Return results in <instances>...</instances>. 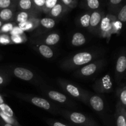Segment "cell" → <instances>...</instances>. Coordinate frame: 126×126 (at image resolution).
Instances as JSON below:
<instances>
[{
    "label": "cell",
    "mask_w": 126,
    "mask_h": 126,
    "mask_svg": "<svg viewBox=\"0 0 126 126\" xmlns=\"http://www.w3.org/2000/svg\"><path fill=\"white\" fill-rule=\"evenodd\" d=\"M60 1L66 7L72 9L77 6L78 0H60Z\"/></svg>",
    "instance_id": "35"
},
{
    "label": "cell",
    "mask_w": 126,
    "mask_h": 126,
    "mask_svg": "<svg viewBox=\"0 0 126 126\" xmlns=\"http://www.w3.org/2000/svg\"><path fill=\"white\" fill-rule=\"evenodd\" d=\"M12 44H21L27 41V38L24 34H15L10 35Z\"/></svg>",
    "instance_id": "31"
},
{
    "label": "cell",
    "mask_w": 126,
    "mask_h": 126,
    "mask_svg": "<svg viewBox=\"0 0 126 126\" xmlns=\"http://www.w3.org/2000/svg\"><path fill=\"white\" fill-rule=\"evenodd\" d=\"M0 123H1V124L2 125V126H13L11 125V124H7V123H5L4 122L2 121L1 120V121H0Z\"/></svg>",
    "instance_id": "40"
},
{
    "label": "cell",
    "mask_w": 126,
    "mask_h": 126,
    "mask_svg": "<svg viewBox=\"0 0 126 126\" xmlns=\"http://www.w3.org/2000/svg\"><path fill=\"white\" fill-rule=\"evenodd\" d=\"M60 39V36L58 33H52L50 34L47 35L43 39L41 40V43L50 46H54L57 44Z\"/></svg>",
    "instance_id": "20"
},
{
    "label": "cell",
    "mask_w": 126,
    "mask_h": 126,
    "mask_svg": "<svg viewBox=\"0 0 126 126\" xmlns=\"http://www.w3.org/2000/svg\"><path fill=\"white\" fill-rule=\"evenodd\" d=\"M48 123L50 126H69L59 121H50L48 122Z\"/></svg>",
    "instance_id": "39"
},
{
    "label": "cell",
    "mask_w": 126,
    "mask_h": 126,
    "mask_svg": "<svg viewBox=\"0 0 126 126\" xmlns=\"http://www.w3.org/2000/svg\"><path fill=\"white\" fill-rule=\"evenodd\" d=\"M58 83L67 94L81 102L87 103L89 94L86 91L65 80L59 79Z\"/></svg>",
    "instance_id": "2"
},
{
    "label": "cell",
    "mask_w": 126,
    "mask_h": 126,
    "mask_svg": "<svg viewBox=\"0 0 126 126\" xmlns=\"http://www.w3.org/2000/svg\"><path fill=\"white\" fill-rule=\"evenodd\" d=\"M0 111H1L3 114L7 116L16 118L13 110H12L11 109V107H10L8 105L6 104V103H4L0 105Z\"/></svg>",
    "instance_id": "28"
},
{
    "label": "cell",
    "mask_w": 126,
    "mask_h": 126,
    "mask_svg": "<svg viewBox=\"0 0 126 126\" xmlns=\"http://www.w3.org/2000/svg\"><path fill=\"white\" fill-rule=\"evenodd\" d=\"M55 20L51 17H44L41 18L39 20V25L46 29H51L55 25Z\"/></svg>",
    "instance_id": "22"
},
{
    "label": "cell",
    "mask_w": 126,
    "mask_h": 126,
    "mask_svg": "<svg viewBox=\"0 0 126 126\" xmlns=\"http://www.w3.org/2000/svg\"><path fill=\"white\" fill-rule=\"evenodd\" d=\"M68 10H70V9L66 7L60 1H59L56 4V5L49 11L47 15L49 16V17H51V18H59L63 16L64 14L66 13Z\"/></svg>",
    "instance_id": "15"
},
{
    "label": "cell",
    "mask_w": 126,
    "mask_h": 126,
    "mask_svg": "<svg viewBox=\"0 0 126 126\" xmlns=\"http://www.w3.org/2000/svg\"></svg>",
    "instance_id": "43"
},
{
    "label": "cell",
    "mask_w": 126,
    "mask_h": 126,
    "mask_svg": "<svg viewBox=\"0 0 126 126\" xmlns=\"http://www.w3.org/2000/svg\"><path fill=\"white\" fill-rule=\"evenodd\" d=\"M60 0H46L45 4H44V9H43V12L47 15L49 11L56 5Z\"/></svg>",
    "instance_id": "29"
},
{
    "label": "cell",
    "mask_w": 126,
    "mask_h": 126,
    "mask_svg": "<svg viewBox=\"0 0 126 126\" xmlns=\"http://www.w3.org/2000/svg\"><path fill=\"white\" fill-rule=\"evenodd\" d=\"M17 8H6L0 9V20L4 23L13 22L15 20Z\"/></svg>",
    "instance_id": "16"
},
{
    "label": "cell",
    "mask_w": 126,
    "mask_h": 126,
    "mask_svg": "<svg viewBox=\"0 0 126 126\" xmlns=\"http://www.w3.org/2000/svg\"><path fill=\"white\" fill-rule=\"evenodd\" d=\"M104 16L103 12L97 10L91 12L90 25L89 27V30L91 33H98L101 21Z\"/></svg>",
    "instance_id": "8"
},
{
    "label": "cell",
    "mask_w": 126,
    "mask_h": 126,
    "mask_svg": "<svg viewBox=\"0 0 126 126\" xmlns=\"http://www.w3.org/2000/svg\"><path fill=\"white\" fill-rule=\"evenodd\" d=\"M44 94L47 97H49L52 100L58 103H62V104H65L69 105H70V101L68 98L63 94L59 92L58 91H54V90H46L44 91Z\"/></svg>",
    "instance_id": "10"
},
{
    "label": "cell",
    "mask_w": 126,
    "mask_h": 126,
    "mask_svg": "<svg viewBox=\"0 0 126 126\" xmlns=\"http://www.w3.org/2000/svg\"><path fill=\"white\" fill-rule=\"evenodd\" d=\"M115 71L116 76L121 77L126 72V53L119 55L116 60L115 66Z\"/></svg>",
    "instance_id": "13"
},
{
    "label": "cell",
    "mask_w": 126,
    "mask_h": 126,
    "mask_svg": "<svg viewBox=\"0 0 126 126\" xmlns=\"http://www.w3.org/2000/svg\"><path fill=\"white\" fill-rule=\"evenodd\" d=\"M15 34H24V32H23V31L17 26V25H16L14 27L13 29L12 30V31H11L9 33V35H15Z\"/></svg>",
    "instance_id": "38"
},
{
    "label": "cell",
    "mask_w": 126,
    "mask_h": 126,
    "mask_svg": "<svg viewBox=\"0 0 126 126\" xmlns=\"http://www.w3.org/2000/svg\"><path fill=\"white\" fill-rule=\"evenodd\" d=\"M4 23V22H2V21H1V20H0V28H1V27H2V25H3Z\"/></svg>",
    "instance_id": "42"
},
{
    "label": "cell",
    "mask_w": 126,
    "mask_h": 126,
    "mask_svg": "<svg viewBox=\"0 0 126 126\" xmlns=\"http://www.w3.org/2000/svg\"><path fill=\"white\" fill-rule=\"evenodd\" d=\"M17 9H18V11L38 12L36 11L32 0H17Z\"/></svg>",
    "instance_id": "19"
},
{
    "label": "cell",
    "mask_w": 126,
    "mask_h": 126,
    "mask_svg": "<svg viewBox=\"0 0 126 126\" xmlns=\"http://www.w3.org/2000/svg\"><path fill=\"white\" fill-rule=\"evenodd\" d=\"M17 25L16 22H6L2 25V27L0 28V34H9L12 31L14 27Z\"/></svg>",
    "instance_id": "25"
},
{
    "label": "cell",
    "mask_w": 126,
    "mask_h": 126,
    "mask_svg": "<svg viewBox=\"0 0 126 126\" xmlns=\"http://www.w3.org/2000/svg\"><path fill=\"white\" fill-rule=\"evenodd\" d=\"M17 0H0V9L17 8Z\"/></svg>",
    "instance_id": "27"
},
{
    "label": "cell",
    "mask_w": 126,
    "mask_h": 126,
    "mask_svg": "<svg viewBox=\"0 0 126 126\" xmlns=\"http://www.w3.org/2000/svg\"><path fill=\"white\" fill-rule=\"evenodd\" d=\"M0 119L2 121L4 122L5 123L11 124L13 126H21L16 118L7 116L3 114L1 111H0Z\"/></svg>",
    "instance_id": "24"
},
{
    "label": "cell",
    "mask_w": 126,
    "mask_h": 126,
    "mask_svg": "<svg viewBox=\"0 0 126 126\" xmlns=\"http://www.w3.org/2000/svg\"><path fill=\"white\" fill-rule=\"evenodd\" d=\"M62 115L72 123L79 126H97L94 121L79 112L65 111L62 112Z\"/></svg>",
    "instance_id": "3"
},
{
    "label": "cell",
    "mask_w": 126,
    "mask_h": 126,
    "mask_svg": "<svg viewBox=\"0 0 126 126\" xmlns=\"http://www.w3.org/2000/svg\"><path fill=\"white\" fill-rule=\"evenodd\" d=\"M113 81L109 75H106L95 82L93 89L100 94L110 93L113 91Z\"/></svg>",
    "instance_id": "6"
},
{
    "label": "cell",
    "mask_w": 126,
    "mask_h": 126,
    "mask_svg": "<svg viewBox=\"0 0 126 126\" xmlns=\"http://www.w3.org/2000/svg\"><path fill=\"white\" fill-rule=\"evenodd\" d=\"M12 73L20 79L30 81L34 79V74L29 69L23 67H15L12 70Z\"/></svg>",
    "instance_id": "9"
},
{
    "label": "cell",
    "mask_w": 126,
    "mask_h": 126,
    "mask_svg": "<svg viewBox=\"0 0 126 126\" xmlns=\"http://www.w3.org/2000/svg\"><path fill=\"white\" fill-rule=\"evenodd\" d=\"M105 63V61L103 59L95 60L84 66H82L75 73L78 77L89 78L97 73Z\"/></svg>",
    "instance_id": "4"
},
{
    "label": "cell",
    "mask_w": 126,
    "mask_h": 126,
    "mask_svg": "<svg viewBox=\"0 0 126 126\" xmlns=\"http://www.w3.org/2000/svg\"><path fill=\"white\" fill-rule=\"evenodd\" d=\"M22 98L30 102L36 107L49 111L54 112L55 110L54 105H52L50 102L41 97H35V96H23Z\"/></svg>",
    "instance_id": "7"
},
{
    "label": "cell",
    "mask_w": 126,
    "mask_h": 126,
    "mask_svg": "<svg viewBox=\"0 0 126 126\" xmlns=\"http://www.w3.org/2000/svg\"><path fill=\"white\" fill-rule=\"evenodd\" d=\"M91 12H86L83 14L79 18V22L81 27L86 28H89L90 25Z\"/></svg>",
    "instance_id": "23"
},
{
    "label": "cell",
    "mask_w": 126,
    "mask_h": 126,
    "mask_svg": "<svg viewBox=\"0 0 126 126\" xmlns=\"http://www.w3.org/2000/svg\"><path fill=\"white\" fill-rule=\"evenodd\" d=\"M4 103V100L3 97H2V96L0 94V105Z\"/></svg>",
    "instance_id": "41"
},
{
    "label": "cell",
    "mask_w": 126,
    "mask_h": 126,
    "mask_svg": "<svg viewBox=\"0 0 126 126\" xmlns=\"http://www.w3.org/2000/svg\"><path fill=\"white\" fill-rule=\"evenodd\" d=\"M100 55V52L95 51H84L78 52L68 59L64 60L61 64L63 69L71 70L80 68L82 66L93 62Z\"/></svg>",
    "instance_id": "1"
},
{
    "label": "cell",
    "mask_w": 126,
    "mask_h": 126,
    "mask_svg": "<svg viewBox=\"0 0 126 126\" xmlns=\"http://www.w3.org/2000/svg\"><path fill=\"white\" fill-rule=\"evenodd\" d=\"M86 4L89 9L94 11L98 9L100 5L99 0H86Z\"/></svg>",
    "instance_id": "32"
},
{
    "label": "cell",
    "mask_w": 126,
    "mask_h": 126,
    "mask_svg": "<svg viewBox=\"0 0 126 126\" xmlns=\"http://www.w3.org/2000/svg\"><path fill=\"white\" fill-rule=\"evenodd\" d=\"M125 0H108V4L111 11L118 12L122 7V4Z\"/></svg>",
    "instance_id": "26"
},
{
    "label": "cell",
    "mask_w": 126,
    "mask_h": 126,
    "mask_svg": "<svg viewBox=\"0 0 126 126\" xmlns=\"http://www.w3.org/2000/svg\"><path fill=\"white\" fill-rule=\"evenodd\" d=\"M87 103L94 110L97 112H102L104 110V102L100 96L97 95H89L87 98Z\"/></svg>",
    "instance_id": "11"
},
{
    "label": "cell",
    "mask_w": 126,
    "mask_h": 126,
    "mask_svg": "<svg viewBox=\"0 0 126 126\" xmlns=\"http://www.w3.org/2000/svg\"><path fill=\"white\" fill-rule=\"evenodd\" d=\"M119 103L126 108V86L120 90L119 92Z\"/></svg>",
    "instance_id": "33"
},
{
    "label": "cell",
    "mask_w": 126,
    "mask_h": 126,
    "mask_svg": "<svg viewBox=\"0 0 126 126\" xmlns=\"http://www.w3.org/2000/svg\"><path fill=\"white\" fill-rule=\"evenodd\" d=\"M86 42L85 36L80 32H76L73 35L71 43L73 46L78 47L84 45Z\"/></svg>",
    "instance_id": "21"
},
{
    "label": "cell",
    "mask_w": 126,
    "mask_h": 126,
    "mask_svg": "<svg viewBox=\"0 0 126 126\" xmlns=\"http://www.w3.org/2000/svg\"><path fill=\"white\" fill-rule=\"evenodd\" d=\"M9 82V78L6 74L0 71V87L7 84Z\"/></svg>",
    "instance_id": "37"
},
{
    "label": "cell",
    "mask_w": 126,
    "mask_h": 126,
    "mask_svg": "<svg viewBox=\"0 0 126 126\" xmlns=\"http://www.w3.org/2000/svg\"><path fill=\"white\" fill-rule=\"evenodd\" d=\"M117 20L116 16L113 14L105 16L101 21L98 33L103 37H108L113 33H115L114 22Z\"/></svg>",
    "instance_id": "5"
},
{
    "label": "cell",
    "mask_w": 126,
    "mask_h": 126,
    "mask_svg": "<svg viewBox=\"0 0 126 126\" xmlns=\"http://www.w3.org/2000/svg\"><path fill=\"white\" fill-rule=\"evenodd\" d=\"M0 44L6 45V44H12L11 36L9 34H0Z\"/></svg>",
    "instance_id": "36"
},
{
    "label": "cell",
    "mask_w": 126,
    "mask_h": 126,
    "mask_svg": "<svg viewBox=\"0 0 126 126\" xmlns=\"http://www.w3.org/2000/svg\"><path fill=\"white\" fill-rule=\"evenodd\" d=\"M36 49L43 57L46 59H51L54 55V52L50 46L43 43H38L36 45Z\"/></svg>",
    "instance_id": "18"
},
{
    "label": "cell",
    "mask_w": 126,
    "mask_h": 126,
    "mask_svg": "<svg viewBox=\"0 0 126 126\" xmlns=\"http://www.w3.org/2000/svg\"><path fill=\"white\" fill-rule=\"evenodd\" d=\"M39 17H36L30 20L21 23H18L17 26L22 30L23 32H31L35 30L39 25Z\"/></svg>",
    "instance_id": "17"
},
{
    "label": "cell",
    "mask_w": 126,
    "mask_h": 126,
    "mask_svg": "<svg viewBox=\"0 0 126 126\" xmlns=\"http://www.w3.org/2000/svg\"><path fill=\"white\" fill-rule=\"evenodd\" d=\"M38 17V12L30 11H18L16 12L15 17V22L17 24L23 23L33 18Z\"/></svg>",
    "instance_id": "12"
},
{
    "label": "cell",
    "mask_w": 126,
    "mask_h": 126,
    "mask_svg": "<svg viewBox=\"0 0 126 126\" xmlns=\"http://www.w3.org/2000/svg\"><path fill=\"white\" fill-rule=\"evenodd\" d=\"M116 18L121 23L126 22V4L123 5L118 11Z\"/></svg>",
    "instance_id": "30"
},
{
    "label": "cell",
    "mask_w": 126,
    "mask_h": 126,
    "mask_svg": "<svg viewBox=\"0 0 126 126\" xmlns=\"http://www.w3.org/2000/svg\"><path fill=\"white\" fill-rule=\"evenodd\" d=\"M116 126H126V111L119 102L116 105Z\"/></svg>",
    "instance_id": "14"
},
{
    "label": "cell",
    "mask_w": 126,
    "mask_h": 126,
    "mask_svg": "<svg viewBox=\"0 0 126 126\" xmlns=\"http://www.w3.org/2000/svg\"><path fill=\"white\" fill-rule=\"evenodd\" d=\"M32 1L36 11L38 12H43L46 0H32Z\"/></svg>",
    "instance_id": "34"
}]
</instances>
